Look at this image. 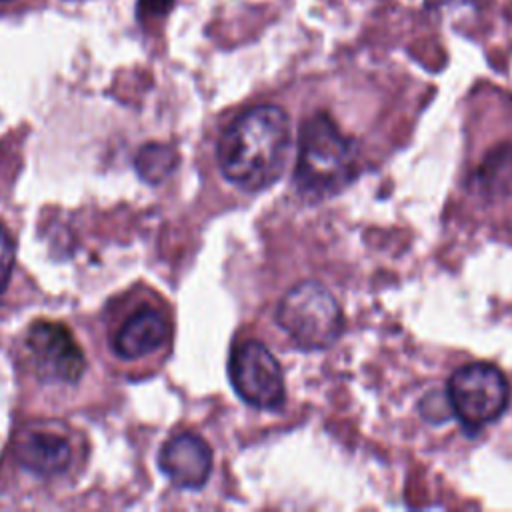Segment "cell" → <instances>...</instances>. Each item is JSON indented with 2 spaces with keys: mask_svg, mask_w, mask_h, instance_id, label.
Returning <instances> with one entry per match:
<instances>
[{
  "mask_svg": "<svg viewBox=\"0 0 512 512\" xmlns=\"http://www.w3.org/2000/svg\"><path fill=\"white\" fill-rule=\"evenodd\" d=\"M290 146V122L276 104H256L220 134L216 158L222 176L246 192L268 188L282 172Z\"/></svg>",
  "mask_w": 512,
  "mask_h": 512,
  "instance_id": "1",
  "label": "cell"
},
{
  "mask_svg": "<svg viewBox=\"0 0 512 512\" xmlns=\"http://www.w3.org/2000/svg\"><path fill=\"white\" fill-rule=\"evenodd\" d=\"M360 164L358 144L324 112L302 122L294 182L302 194L328 196L348 186Z\"/></svg>",
  "mask_w": 512,
  "mask_h": 512,
  "instance_id": "2",
  "label": "cell"
},
{
  "mask_svg": "<svg viewBox=\"0 0 512 512\" xmlns=\"http://www.w3.org/2000/svg\"><path fill=\"white\" fill-rule=\"evenodd\" d=\"M278 326L302 350H326L344 328V314L338 300L318 282H300L290 288L278 308Z\"/></svg>",
  "mask_w": 512,
  "mask_h": 512,
  "instance_id": "3",
  "label": "cell"
},
{
  "mask_svg": "<svg viewBox=\"0 0 512 512\" xmlns=\"http://www.w3.org/2000/svg\"><path fill=\"white\" fill-rule=\"evenodd\" d=\"M446 396L462 426L476 432L504 414L510 388L496 366L474 362L458 368L450 376Z\"/></svg>",
  "mask_w": 512,
  "mask_h": 512,
  "instance_id": "4",
  "label": "cell"
},
{
  "mask_svg": "<svg viewBox=\"0 0 512 512\" xmlns=\"http://www.w3.org/2000/svg\"><path fill=\"white\" fill-rule=\"evenodd\" d=\"M16 464L40 480H54L68 474L78 460V446L72 430L56 420H34L14 436Z\"/></svg>",
  "mask_w": 512,
  "mask_h": 512,
  "instance_id": "5",
  "label": "cell"
},
{
  "mask_svg": "<svg viewBox=\"0 0 512 512\" xmlns=\"http://www.w3.org/2000/svg\"><path fill=\"white\" fill-rule=\"evenodd\" d=\"M236 394L258 410H276L284 402V376L274 354L258 340L234 346L228 362Z\"/></svg>",
  "mask_w": 512,
  "mask_h": 512,
  "instance_id": "6",
  "label": "cell"
},
{
  "mask_svg": "<svg viewBox=\"0 0 512 512\" xmlns=\"http://www.w3.org/2000/svg\"><path fill=\"white\" fill-rule=\"evenodd\" d=\"M26 350L36 376L50 384H76L86 368L84 352L62 322L38 320L26 332Z\"/></svg>",
  "mask_w": 512,
  "mask_h": 512,
  "instance_id": "7",
  "label": "cell"
},
{
  "mask_svg": "<svg viewBox=\"0 0 512 512\" xmlns=\"http://www.w3.org/2000/svg\"><path fill=\"white\" fill-rule=\"evenodd\" d=\"M172 334V324L164 308L158 304L134 306L120 324H116L110 346L122 360H140L160 352Z\"/></svg>",
  "mask_w": 512,
  "mask_h": 512,
  "instance_id": "8",
  "label": "cell"
},
{
  "mask_svg": "<svg viewBox=\"0 0 512 512\" xmlns=\"http://www.w3.org/2000/svg\"><path fill=\"white\" fill-rule=\"evenodd\" d=\"M160 470L178 488H202L212 470V450L196 434L182 432L164 442L160 456Z\"/></svg>",
  "mask_w": 512,
  "mask_h": 512,
  "instance_id": "9",
  "label": "cell"
},
{
  "mask_svg": "<svg viewBox=\"0 0 512 512\" xmlns=\"http://www.w3.org/2000/svg\"><path fill=\"white\" fill-rule=\"evenodd\" d=\"M470 190L488 206H502L512 200V144H498L474 166Z\"/></svg>",
  "mask_w": 512,
  "mask_h": 512,
  "instance_id": "10",
  "label": "cell"
},
{
  "mask_svg": "<svg viewBox=\"0 0 512 512\" xmlns=\"http://www.w3.org/2000/svg\"><path fill=\"white\" fill-rule=\"evenodd\" d=\"M176 166V152L164 144H150L138 152L136 168L148 182H158Z\"/></svg>",
  "mask_w": 512,
  "mask_h": 512,
  "instance_id": "11",
  "label": "cell"
},
{
  "mask_svg": "<svg viewBox=\"0 0 512 512\" xmlns=\"http://www.w3.org/2000/svg\"><path fill=\"white\" fill-rule=\"evenodd\" d=\"M14 268V242L6 228L0 226V292L6 288Z\"/></svg>",
  "mask_w": 512,
  "mask_h": 512,
  "instance_id": "12",
  "label": "cell"
},
{
  "mask_svg": "<svg viewBox=\"0 0 512 512\" xmlns=\"http://www.w3.org/2000/svg\"><path fill=\"white\" fill-rule=\"evenodd\" d=\"M172 4H174V0H138L136 6H138L140 16L158 18V16H164L166 12H170Z\"/></svg>",
  "mask_w": 512,
  "mask_h": 512,
  "instance_id": "13",
  "label": "cell"
},
{
  "mask_svg": "<svg viewBox=\"0 0 512 512\" xmlns=\"http://www.w3.org/2000/svg\"><path fill=\"white\" fill-rule=\"evenodd\" d=\"M0 2H8V0H0Z\"/></svg>",
  "mask_w": 512,
  "mask_h": 512,
  "instance_id": "14",
  "label": "cell"
}]
</instances>
